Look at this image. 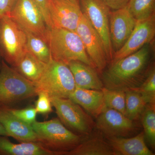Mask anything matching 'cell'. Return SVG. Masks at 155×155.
I'll return each instance as SVG.
<instances>
[{"label":"cell","instance_id":"obj_1","mask_svg":"<svg viewBox=\"0 0 155 155\" xmlns=\"http://www.w3.org/2000/svg\"><path fill=\"white\" fill-rule=\"evenodd\" d=\"M151 46L147 44L135 52L111 63L101 73L104 87L125 91L137 90L151 67Z\"/></svg>","mask_w":155,"mask_h":155},{"label":"cell","instance_id":"obj_2","mask_svg":"<svg viewBox=\"0 0 155 155\" xmlns=\"http://www.w3.org/2000/svg\"><path fill=\"white\" fill-rule=\"evenodd\" d=\"M47 42L54 61L67 65L72 61H79L95 68L76 31L55 27L48 28Z\"/></svg>","mask_w":155,"mask_h":155},{"label":"cell","instance_id":"obj_3","mask_svg":"<svg viewBox=\"0 0 155 155\" xmlns=\"http://www.w3.org/2000/svg\"><path fill=\"white\" fill-rule=\"evenodd\" d=\"M31 126L38 135L41 144L63 155L75 149L85 137L69 130L58 118L42 122L35 121Z\"/></svg>","mask_w":155,"mask_h":155},{"label":"cell","instance_id":"obj_4","mask_svg":"<svg viewBox=\"0 0 155 155\" xmlns=\"http://www.w3.org/2000/svg\"><path fill=\"white\" fill-rule=\"evenodd\" d=\"M37 96L35 83L19 74L3 60L0 68V107L12 105Z\"/></svg>","mask_w":155,"mask_h":155},{"label":"cell","instance_id":"obj_5","mask_svg":"<svg viewBox=\"0 0 155 155\" xmlns=\"http://www.w3.org/2000/svg\"><path fill=\"white\" fill-rule=\"evenodd\" d=\"M34 83L37 94L43 92L50 98H69L76 88L68 65L52 59L47 64L41 77Z\"/></svg>","mask_w":155,"mask_h":155},{"label":"cell","instance_id":"obj_6","mask_svg":"<svg viewBox=\"0 0 155 155\" xmlns=\"http://www.w3.org/2000/svg\"><path fill=\"white\" fill-rule=\"evenodd\" d=\"M26 51L25 31L10 15L0 17V58L13 67Z\"/></svg>","mask_w":155,"mask_h":155},{"label":"cell","instance_id":"obj_7","mask_svg":"<svg viewBox=\"0 0 155 155\" xmlns=\"http://www.w3.org/2000/svg\"><path fill=\"white\" fill-rule=\"evenodd\" d=\"M50 99L59 119L64 126L82 136L91 134L95 127V123L81 107L69 98Z\"/></svg>","mask_w":155,"mask_h":155},{"label":"cell","instance_id":"obj_8","mask_svg":"<svg viewBox=\"0 0 155 155\" xmlns=\"http://www.w3.org/2000/svg\"><path fill=\"white\" fill-rule=\"evenodd\" d=\"M10 16L25 33L37 35L47 42L48 27L34 0H17Z\"/></svg>","mask_w":155,"mask_h":155},{"label":"cell","instance_id":"obj_9","mask_svg":"<svg viewBox=\"0 0 155 155\" xmlns=\"http://www.w3.org/2000/svg\"><path fill=\"white\" fill-rule=\"evenodd\" d=\"M82 14L88 20L102 40L108 63L113 60L114 53L109 32L110 10L102 0H78Z\"/></svg>","mask_w":155,"mask_h":155},{"label":"cell","instance_id":"obj_10","mask_svg":"<svg viewBox=\"0 0 155 155\" xmlns=\"http://www.w3.org/2000/svg\"><path fill=\"white\" fill-rule=\"evenodd\" d=\"M136 122L119 111L106 107L95 122V127L105 138L127 137L136 135L140 129Z\"/></svg>","mask_w":155,"mask_h":155},{"label":"cell","instance_id":"obj_11","mask_svg":"<svg viewBox=\"0 0 155 155\" xmlns=\"http://www.w3.org/2000/svg\"><path fill=\"white\" fill-rule=\"evenodd\" d=\"M75 31L81 39L89 58L101 74L109 63L104 46L100 35L83 14Z\"/></svg>","mask_w":155,"mask_h":155},{"label":"cell","instance_id":"obj_12","mask_svg":"<svg viewBox=\"0 0 155 155\" xmlns=\"http://www.w3.org/2000/svg\"><path fill=\"white\" fill-rule=\"evenodd\" d=\"M48 11L51 27L75 31L82 15L79 2L49 0Z\"/></svg>","mask_w":155,"mask_h":155},{"label":"cell","instance_id":"obj_13","mask_svg":"<svg viewBox=\"0 0 155 155\" xmlns=\"http://www.w3.org/2000/svg\"><path fill=\"white\" fill-rule=\"evenodd\" d=\"M155 35V14L138 20L129 38L122 47L114 53L111 63L135 52L145 45L150 43Z\"/></svg>","mask_w":155,"mask_h":155},{"label":"cell","instance_id":"obj_14","mask_svg":"<svg viewBox=\"0 0 155 155\" xmlns=\"http://www.w3.org/2000/svg\"><path fill=\"white\" fill-rule=\"evenodd\" d=\"M137 22L126 7L110 11L109 32L114 54L125 44L132 33Z\"/></svg>","mask_w":155,"mask_h":155},{"label":"cell","instance_id":"obj_15","mask_svg":"<svg viewBox=\"0 0 155 155\" xmlns=\"http://www.w3.org/2000/svg\"><path fill=\"white\" fill-rule=\"evenodd\" d=\"M0 122L8 137H13L19 142L40 143V139L31 125L17 119L4 107H0Z\"/></svg>","mask_w":155,"mask_h":155},{"label":"cell","instance_id":"obj_16","mask_svg":"<svg viewBox=\"0 0 155 155\" xmlns=\"http://www.w3.org/2000/svg\"><path fill=\"white\" fill-rule=\"evenodd\" d=\"M114 155H154L147 146L143 131L127 137H106Z\"/></svg>","mask_w":155,"mask_h":155},{"label":"cell","instance_id":"obj_17","mask_svg":"<svg viewBox=\"0 0 155 155\" xmlns=\"http://www.w3.org/2000/svg\"><path fill=\"white\" fill-rule=\"evenodd\" d=\"M68 66L73 75L76 87L101 90L104 87L101 78L94 67L79 61H72Z\"/></svg>","mask_w":155,"mask_h":155},{"label":"cell","instance_id":"obj_18","mask_svg":"<svg viewBox=\"0 0 155 155\" xmlns=\"http://www.w3.org/2000/svg\"><path fill=\"white\" fill-rule=\"evenodd\" d=\"M69 98L95 118L100 115L106 107L102 90L76 87Z\"/></svg>","mask_w":155,"mask_h":155},{"label":"cell","instance_id":"obj_19","mask_svg":"<svg viewBox=\"0 0 155 155\" xmlns=\"http://www.w3.org/2000/svg\"><path fill=\"white\" fill-rule=\"evenodd\" d=\"M7 137L0 136V155H63L62 153L48 149L38 143L28 142L14 143Z\"/></svg>","mask_w":155,"mask_h":155},{"label":"cell","instance_id":"obj_20","mask_svg":"<svg viewBox=\"0 0 155 155\" xmlns=\"http://www.w3.org/2000/svg\"><path fill=\"white\" fill-rule=\"evenodd\" d=\"M46 64L27 51L12 67L27 80L35 83L41 77Z\"/></svg>","mask_w":155,"mask_h":155},{"label":"cell","instance_id":"obj_21","mask_svg":"<svg viewBox=\"0 0 155 155\" xmlns=\"http://www.w3.org/2000/svg\"><path fill=\"white\" fill-rule=\"evenodd\" d=\"M67 155H114L107 140L101 137H93L83 140L75 149L67 152Z\"/></svg>","mask_w":155,"mask_h":155},{"label":"cell","instance_id":"obj_22","mask_svg":"<svg viewBox=\"0 0 155 155\" xmlns=\"http://www.w3.org/2000/svg\"><path fill=\"white\" fill-rule=\"evenodd\" d=\"M125 116L134 121H139L148 104L143 97L138 92L134 90L125 91Z\"/></svg>","mask_w":155,"mask_h":155},{"label":"cell","instance_id":"obj_23","mask_svg":"<svg viewBox=\"0 0 155 155\" xmlns=\"http://www.w3.org/2000/svg\"><path fill=\"white\" fill-rule=\"evenodd\" d=\"M25 34L27 51L40 61L45 64L48 63L52 58L48 43L37 35L30 33Z\"/></svg>","mask_w":155,"mask_h":155},{"label":"cell","instance_id":"obj_24","mask_svg":"<svg viewBox=\"0 0 155 155\" xmlns=\"http://www.w3.org/2000/svg\"><path fill=\"white\" fill-rule=\"evenodd\" d=\"M126 7L137 21L155 14V0H130Z\"/></svg>","mask_w":155,"mask_h":155},{"label":"cell","instance_id":"obj_25","mask_svg":"<svg viewBox=\"0 0 155 155\" xmlns=\"http://www.w3.org/2000/svg\"><path fill=\"white\" fill-rule=\"evenodd\" d=\"M145 137L153 149L155 147V104H147L141 117Z\"/></svg>","mask_w":155,"mask_h":155},{"label":"cell","instance_id":"obj_26","mask_svg":"<svg viewBox=\"0 0 155 155\" xmlns=\"http://www.w3.org/2000/svg\"><path fill=\"white\" fill-rule=\"evenodd\" d=\"M106 107L125 114L126 93L124 91L111 90L104 87L102 89Z\"/></svg>","mask_w":155,"mask_h":155},{"label":"cell","instance_id":"obj_27","mask_svg":"<svg viewBox=\"0 0 155 155\" xmlns=\"http://www.w3.org/2000/svg\"><path fill=\"white\" fill-rule=\"evenodd\" d=\"M136 91L142 96L147 104H155V69L151 67L148 75L140 86Z\"/></svg>","mask_w":155,"mask_h":155},{"label":"cell","instance_id":"obj_28","mask_svg":"<svg viewBox=\"0 0 155 155\" xmlns=\"http://www.w3.org/2000/svg\"><path fill=\"white\" fill-rule=\"evenodd\" d=\"M5 108L13 116L25 123L31 125L33 122L36 121L37 113L35 107H28L22 109Z\"/></svg>","mask_w":155,"mask_h":155},{"label":"cell","instance_id":"obj_29","mask_svg":"<svg viewBox=\"0 0 155 155\" xmlns=\"http://www.w3.org/2000/svg\"><path fill=\"white\" fill-rule=\"evenodd\" d=\"M35 102V110L37 114L46 115L52 112V105L50 97L45 93L39 92Z\"/></svg>","mask_w":155,"mask_h":155},{"label":"cell","instance_id":"obj_30","mask_svg":"<svg viewBox=\"0 0 155 155\" xmlns=\"http://www.w3.org/2000/svg\"><path fill=\"white\" fill-rule=\"evenodd\" d=\"M38 6L39 8L43 15L45 21L48 28H51V21H50L49 14L48 11L49 0H34Z\"/></svg>","mask_w":155,"mask_h":155},{"label":"cell","instance_id":"obj_31","mask_svg":"<svg viewBox=\"0 0 155 155\" xmlns=\"http://www.w3.org/2000/svg\"><path fill=\"white\" fill-rule=\"evenodd\" d=\"M17 0H0V17L10 15Z\"/></svg>","mask_w":155,"mask_h":155},{"label":"cell","instance_id":"obj_32","mask_svg":"<svg viewBox=\"0 0 155 155\" xmlns=\"http://www.w3.org/2000/svg\"><path fill=\"white\" fill-rule=\"evenodd\" d=\"M130 0H102L110 10H116L125 8Z\"/></svg>","mask_w":155,"mask_h":155},{"label":"cell","instance_id":"obj_33","mask_svg":"<svg viewBox=\"0 0 155 155\" xmlns=\"http://www.w3.org/2000/svg\"><path fill=\"white\" fill-rule=\"evenodd\" d=\"M0 136L8 137L5 129L4 128V126H3L1 122H0Z\"/></svg>","mask_w":155,"mask_h":155},{"label":"cell","instance_id":"obj_34","mask_svg":"<svg viewBox=\"0 0 155 155\" xmlns=\"http://www.w3.org/2000/svg\"><path fill=\"white\" fill-rule=\"evenodd\" d=\"M72 1H76V2H79V1H78V0H72Z\"/></svg>","mask_w":155,"mask_h":155},{"label":"cell","instance_id":"obj_35","mask_svg":"<svg viewBox=\"0 0 155 155\" xmlns=\"http://www.w3.org/2000/svg\"><path fill=\"white\" fill-rule=\"evenodd\" d=\"M1 62H0V68H1Z\"/></svg>","mask_w":155,"mask_h":155},{"label":"cell","instance_id":"obj_36","mask_svg":"<svg viewBox=\"0 0 155 155\" xmlns=\"http://www.w3.org/2000/svg\"><path fill=\"white\" fill-rule=\"evenodd\" d=\"M0 59H1V58H0Z\"/></svg>","mask_w":155,"mask_h":155}]
</instances>
